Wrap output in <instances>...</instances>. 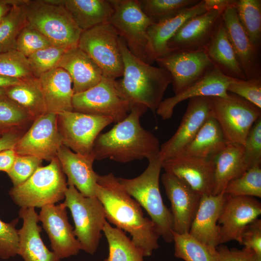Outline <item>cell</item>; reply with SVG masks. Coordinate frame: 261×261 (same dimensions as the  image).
I'll return each mask as SVG.
<instances>
[{
	"mask_svg": "<svg viewBox=\"0 0 261 261\" xmlns=\"http://www.w3.org/2000/svg\"><path fill=\"white\" fill-rule=\"evenodd\" d=\"M96 197L102 203L108 221L129 233L144 257L151 256L159 247L160 236L154 223L144 217L141 206L125 191L112 173L99 175Z\"/></svg>",
	"mask_w": 261,
	"mask_h": 261,
	"instance_id": "6da1fadb",
	"label": "cell"
},
{
	"mask_svg": "<svg viewBox=\"0 0 261 261\" xmlns=\"http://www.w3.org/2000/svg\"><path fill=\"white\" fill-rule=\"evenodd\" d=\"M148 108L142 104L130 106V113L110 130L99 134L93 152L95 160L106 159L120 163L135 160L149 159L159 155V139L142 127L140 118Z\"/></svg>",
	"mask_w": 261,
	"mask_h": 261,
	"instance_id": "7a4b0ae2",
	"label": "cell"
},
{
	"mask_svg": "<svg viewBox=\"0 0 261 261\" xmlns=\"http://www.w3.org/2000/svg\"><path fill=\"white\" fill-rule=\"evenodd\" d=\"M123 61L122 78L116 80L121 96L131 106L142 104L156 112L168 86L172 83L170 73L164 69L147 64L135 57L120 37Z\"/></svg>",
	"mask_w": 261,
	"mask_h": 261,
	"instance_id": "3957f363",
	"label": "cell"
},
{
	"mask_svg": "<svg viewBox=\"0 0 261 261\" xmlns=\"http://www.w3.org/2000/svg\"><path fill=\"white\" fill-rule=\"evenodd\" d=\"M148 161L146 169L137 177L117 179L125 191L148 213L160 236L171 243L173 241L172 215L163 203L160 189L162 161L159 155Z\"/></svg>",
	"mask_w": 261,
	"mask_h": 261,
	"instance_id": "277c9868",
	"label": "cell"
},
{
	"mask_svg": "<svg viewBox=\"0 0 261 261\" xmlns=\"http://www.w3.org/2000/svg\"><path fill=\"white\" fill-rule=\"evenodd\" d=\"M63 3V0H25L22 6L29 25L54 45L68 49L78 46L83 31Z\"/></svg>",
	"mask_w": 261,
	"mask_h": 261,
	"instance_id": "5b68a950",
	"label": "cell"
},
{
	"mask_svg": "<svg viewBox=\"0 0 261 261\" xmlns=\"http://www.w3.org/2000/svg\"><path fill=\"white\" fill-rule=\"evenodd\" d=\"M67 188L65 174L55 158L48 165L39 167L25 182L13 187L9 195L21 208H41L64 199Z\"/></svg>",
	"mask_w": 261,
	"mask_h": 261,
	"instance_id": "8992f818",
	"label": "cell"
},
{
	"mask_svg": "<svg viewBox=\"0 0 261 261\" xmlns=\"http://www.w3.org/2000/svg\"><path fill=\"white\" fill-rule=\"evenodd\" d=\"M63 203L71 211L74 224V234L81 250L93 255L107 221L102 203L96 196L85 197L73 185H68Z\"/></svg>",
	"mask_w": 261,
	"mask_h": 261,
	"instance_id": "52a82bcc",
	"label": "cell"
},
{
	"mask_svg": "<svg viewBox=\"0 0 261 261\" xmlns=\"http://www.w3.org/2000/svg\"><path fill=\"white\" fill-rule=\"evenodd\" d=\"M119 42L116 30L105 23L83 31L78 47L98 65L103 76L116 80L124 70Z\"/></svg>",
	"mask_w": 261,
	"mask_h": 261,
	"instance_id": "ba28073f",
	"label": "cell"
},
{
	"mask_svg": "<svg viewBox=\"0 0 261 261\" xmlns=\"http://www.w3.org/2000/svg\"><path fill=\"white\" fill-rule=\"evenodd\" d=\"M114 12L109 23L135 57L148 63L147 30L155 21L143 11L139 0H110Z\"/></svg>",
	"mask_w": 261,
	"mask_h": 261,
	"instance_id": "9c48e42d",
	"label": "cell"
},
{
	"mask_svg": "<svg viewBox=\"0 0 261 261\" xmlns=\"http://www.w3.org/2000/svg\"><path fill=\"white\" fill-rule=\"evenodd\" d=\"M212 116L218 123L228 143L243 145L261 109L229 92L228 97H212Z\"/></svg>",
	"mask_w": 261,
	"mask_h": 261,
	"instance_id": "30bf717a",
	"label": "cell"
},
{
	"mask_svg": "<svg viewBox=\"0 0 261 261\" xmlns=\"http://www.w3.org/2000/svg\"><path fill=\"white\" fill-rule=\"evenodd\" d=\"M72 105L74 111L110 117L116 123L123 120L130 110V104L117 88L116 80L103 76L93 87L74 94Z\"/></svg>",
	"mask_w": 261,
	"mask_h": 261,
	"instance_id": "8fae6325",
	"label": "cell"
},
{
	"mask_svg": "<svg viewBox=\"0 0 261 261\" xmlns=\"http://www.w3.org/2000/svg\"><path fill=\"white\" fill-rule=\"evenodd\" d=\"M114 122L112 118L65 111L58 114V125L63 144L75 153L83 155L93 152L100 132Z\"/></svg>",
	"mask_w": 261,
	"mask_h": 261,
	"instance_id": "7c38bea8",
	"label": "cell"
},
{
	"mask_svg": "<svg viewBox=\"0 0 261 261\" xmlns=\"http://www.w3.org/2000/svg\"><path fill=\"white\" fill-rule=\"evenodd\" d=\"M155 61L170 73L174 95L187 89L215 67L205 49L172 51Z\"/></svg>",
	"mask_w": 261,
	"mask_h": 261,
	"instance_id": "4fadbf2b",
	"label": "cell"
},
{
	"mask_svg": "<svg viewBox=\"0 0 261 261\" xmlns=\"http://www.w3.org/2000/svg\"><path fill=\"white\" fill-rule=\"evenodd\" d=\"M63 145L58 128V114L46 113L34 120L13 149L16 155L34 156L51 161L57 158Z\"/></svg>",
	"mask_w": 261,
	"mask_h": 261,
	"instance_id": "5bb4252c",
	"label": "cell"
},
{
	"mask_svg": "<svg viewBox=\"0 0 261 261\" xmlns=\"http://www.w3.org/2000/svg\"><path fill=\"white\" fill-rule=\"evenodd\" d=\"M261 214V203L255 197L226 195L218 221L219 245L232 240L241 245L246 227Z\"/></svg>",
	"mask_w": 261,
	"mask_h": 261,
	"instance_id": "9a60e30c",
	"label": "cell"
},
{
	"mask_svg": "<svg viewBox=\"0 0 261 261\" xmlns=\"http://www.w3.org/2000/svg\"><path fill=\"white\" fill-rule=\"evenodd\" d=\"M211 116L212 97H198L189 99L186 111L176 131L160 146L159 157L161 160L180 154Z\"/></svg>",
	"mask_w": 261,
	"mask_h": 261,
	"instance_id": "2e32d148",
	"label": "cell"
},
{
	"mask_svg": "<svg viewBox=\"0 0 261 261\" xmlns=\"http://www.w3.org/2000/svg\"><path fill=\"white\" fill-rule=\"evenodd\" d=\"M38 219L48 236L52 251L59 261L79 253L80 246L68 221L66 207L63 203L43 206Z\"/></svg>",
	"mask_w": 261,
	"mask_h": 261,
	"instance_id": "e0dca14e",
	"label": "cell"
},
{
	"mask_svg": "<svg viewBox=\"0 0 261 261\" xmlns=\"http://www.w3.org/2000/svg\"><path fill=\"white\" fill-rule=\"evenodd\" d=\"M162 167L165 173L180 179L202 195L213 194L214 159L180 154L163 160Z\"/></svg>",
	"mask_w": 261,
	"mask_h": 261,
	"instance_id": "ac0fdd59",
	"label": "cell"
},
{
	"mask_svg": "<svg viewBox=\"0 0 261 261\" xmlns=\"http://www.w3.org/2000/svg\"><path fill=\"white\" fill-rule=\"evenodd\" d=\"M161 181L171 203L173 231L188 233L202 195L180 179L167 173L162 174Z\"/></svg>",
	"mask_w": 261,
	"mask_h": 261,
	"instance_id": "d6986e66",
	"label": "cell"
},
{
	"mask_svg": "<svg viewBox=\"0 0 261 261\" xmlns=\"http://www.w3.org/2000/svg\"><path fill=\"white\" fill-rule=\"evenodd\" d=\"M235 3L222 12V22L246 79L260 78V50L254 46L242 28L238 19Z\"/></svg>",
	"mask_w": 261,
	"mask_h": 261,
	"instance_id": "ffe728a7",
	"label": "cell"
},
{
	"mask_svg": "<svg viewBox=\"0 0 261 261\" xmlns=\"http://www.w3.org/2000/svg\"><path fill=\"white\" fill-rule=\"evenodd\" d=\"M221 11L210 10L187 21L167 43L172 50L205 49L221 19Z\"/></svg>",
	"mask_w": 261,
	"mask_h": 261,
	"instance_id": "44dd1931",
	"label": "cell"
},
{
	"mask_svg": "<svg viewBox=\"0 0 261 261\" xmlns=\"http://www.w3.org/2000/svg\"><path fill=\"white\" fill-rule=\"evenodd\" d=\"M206 11L204 0L172 15L155 22L147 30L146 55L148 63L152 64L160 57L172 51L167 43L182 26L188 19Z\"/></svg>",
	"mask_w": 261,
	"mask_h": 261,
	"instance_id": "7402d4cb",
	"label": "cell"
},
{
	"mask_svg": "<svg viewBox=\"0 0 261 261\" xmlns=\"http://www.w3.org/2000/svg\"><path fill=\"white\" fill-rule=\"evenodd\" d=\"M233 78L230 77L214 67L201 78L183 92L165 99L156 110L163 119L170 118L175 106L187 99L198 97H228V87Z\"/></svg>",
	"mask_w": 261,
	"mask_h": 261,
	"instance_id": "603a6c76",
	"label": "cell"
},
{
	"mask_svg": "<svg viewBox=\"0 0 261 261\" xmlns=\"http://www.w3.org/2000/svg\"><path fill=\"white\" fill-rule=\"evenodd\" d=\"M57 158L68 177V185H73L85 197L96 196L99 174L93 168L95 160L93 152L86 155L74 153L63 145L58 151Z\"/></svg>",
	"mask_w": 261,
	"mask_h": 261,
	"instance_id": "cb8c5ba5",
	"label": "cell"
},
{
	"mask_svg": "<svg viewBox=\"0 0 261 261\" xmlns=\"http://www.w3.org/2000/svg\"><path fill=\"white\" fill-rule=\"evenodd\" d=\"M225 197L223 193L202 195L188 232L198 240L213 247L219 245L218 221Z\"/></svg>",
	"mask_w": 261,
	"mask_h": 261,
	"instance_id": "d4e9b609",
	"label": "cell"
},
{
	"mask_svg": "<svg viewBox=\"0 0 261 261\" xmlns=\"http://www.w3.org/2000/svg\"><path fill=\"white\" fill-rule=\"evenodd\" d=\"M19 216L22 218V228L18 230L19 255L24 261H59L54 252L44 243L38 225V215L34 207L21 208Z\"/></svg>",
	"mask_w": 261,
	"mask_h": 261,
	"instance_id": "484cf974",
	"label": "cell"
},
{
	"mask_svg": "<svg viewBox=\"0 0 261 261\" xmlns=\"http://www.w3.org/2000/svg\"><path fill=\"white\" fill-rule=\"evenodd\" d=\"M57 67L70 75L74 94L85 91L102 79V70L92 59L78 46L68 49L60 58Z\"/></svg>",
	"mask_w": 261,
	"mask_h": 261,
	"instance_id": "4316f807",
	"label": "cell"
},
{
	"mask_svg": "<svg viewBox=\"0 0 261 261\" xmlns=\"http://www.w3.org/2000/svg\"><path fill=\"white\" fill-rule=\"evenodd\" d=\"M47 113L58 114L73 111V96L71 78L64 69L56 67L42 74L39 78Z\"/></svg>",
	"mask_w": 261,
	"mask_h": 261,
	"instance_id": "83f0119b",
	"label": "cell"
},
{
	"mask_svg": "<svg viewBox=\"0 0 261 261\" xmlns=\"http://www.w3.org/2000/svg\"><path fill=\"white\" fill-rule=\"evenodd\" d=\"M205 50L213 64L224 74L233 78L246 79L230 42L222 19Z\"/></svg>",
	"mask_w": 261,
	"mask_h": 261,
	"instance_id": "f1b7e54d",
	"label": "cell"
},
{
	"mask_svg": "<svg viewBox=\"0 0 261 261\" xmlns=\"http://www.w3.org/2000/svg\"><path fill=\"white\" fill-rule=\"evenodd\" d=\"M214 185L212 195L223 193L227 184L247 169L243 145L228 143L214 158Z\"/></svg>",
	"mask_w": 261,
	"mask_h": 261,
	"instance_id": "f546056e",
	"label": "cell"
},
{
	"mask_svg": "<svg viewBox=\"0 0 261 261\" xmlns=\"http://www.w3.org/2000/svg\"><path fill=\"white\" fill-rule=\"evenodd\" d=\"M63 5L82 31L109 23L114 12L110 0H63Z\"/></svg>",
	"mask_w": 261,
	"mask_h": 261,
	"instance_id": "4dcf8cb0",
	"label": "cell"
},
{
	"mask_svg": "<svg viewBox=\"0 0 261 261\" xmlns=\"http://www.w3.org/2000/svg\"><path fill=\"white\" fill-rule=\"evenodd\" d=\"M228 143L218 123L211 116L180 154L214 159Z\"/></svg>",
	"mask_w": 261,
	"mask_h": 261,
	"instance_id": "1f68e13d",
	"label": "cell"
},
{
	"mask_svg": "<svg viewBox=\"0 0 261 261\" xmlns=\"http://www.w3.org/2000/svg\"><path fill=\"white\" fill-rule=\"evenodd\" d=\"M5 95L25 110L34 120L47 113L38 78L24 80L19 84L5 88Z\"/></svg>",
	"mask_w": 261,
	"mask_h": 261,
	"instance_id": "d6a6232c",
	"label": "cell"
},
{
	"mask_svg": "<svg viewBox=\"0 0 261 261\" xmlns=\"http://www.w3.org/2000/svg\"><path fill=\"white\" fill-rule=\"evenodd\" d=\"M103 232L108 244L109 254L104 261H144V255L120 229L113 227L106 221Z\"/></svg>",
	"mask_w": 261,
	"mask_h": 261,
	"instance_id": "836d02e7",
	"label": "cell"
},
{
	"mask_svg": "<svg viewBox=\"0 0 261 261\" xmlns=\"http://www.w3.org/2000/svg\"><path fill=\"white\" fill-rule=\"evenodd\" d=\"M174 255L185 261H218L217 247H213L198 240L188 233L173 231Z\"/></svg>",
	"mask_w": 261,
	"mask_h": 261,
	"instance_id": "e575fe53",
	"label": "cell"
},
{
	"mask_svg": "<svg viewBox=\"0 0 261 261\" xmlns=\"http://www.w3.org/2000/svg\"><path fill=\"white\" fill-rule=\"evenodd\" d=\"M234 7L242 28L254 46L260 50L261 0H236Z\"/></svg>",
	"mask_w": 261,
	"mask_h": 261,
	"instance_id": "d590c367",
	"label": "cell"
},
{
	"mask_svg": "<svg viewBox=\"0 0 261 261\" xmlns=\"http://www.w3.org/2000/svg\"><path fill=\"white\" fill-rule=\"evenodd\" d=\"M24 1L18 0L0 21V53L15 50L17 36L27 24L22 6Z\"/></svg>",
	"mask_w": 261,
	"mask_h": 261,
	"instance_id": "8d00e7d4",
	"label": "cell"
},
{
	"mask_svg": "<svg viewBox=\"0 0 261 261\" xmlns=\"http://www.w3.org/2000/svg\"><path fill=\"white\" fill-rule=\"evenodd\" d=\"M34 119L22 108L7 97L0 99V138L14 131H21Z\"/></svg>",
	"mask_w": 261,
	"mask_h": 261,
	"instance_id": "74e56055",
	"label": "cell"
},
{
	"mask_svg": "<svg viewBox=\"0 0 261 261\" xmlns=\"http://www.w3.org/2000/svg\"><path fill=\"white\" fill-rule=\"evenodd\" d=\"M223 193L230 196L261 198V165L251 167L241 176L231 181L225 187Z\"/></svg>",
	"mask_w": 261,
	"mask_h": 261,
	"instance_id": "f35d334b",
	"label": "cell"
},
{
	"mask_svg": "<svg viewBox=\"0 0 261 261\" xmlns=\"http://www.w3.org/2000/svg\"><path fill=\"white\" fill-rule=\"evenodd\" d=\"M0 75L22 80L36 78L28 58L16 50L0 53Z\"/></svg>",
	"mask_w": 261,
	"mask_h": 261,
	"instance_id": "ab89813d",
	"label": "cell"
},
{
	"mask_svg": "<svg viewBox=\"0 0 261 261\" xmlns=\"http://www.w3.org/2000/svg\"><path fill=\"white\" fill-rule=\"evenodd\" d=\"M197 0H139L142 10L149 17L157 22L194 5Z\"/></svg>",
	"mask_w": 261,
	"mask_h": 261,
	"instance_id": "60d3db41",
	"label": "cell"
},
{
	"mask_svg": "<svg viewBox=\"0 0 261 261\" xmlns=\"http://www.w3.org/2000/svg\"><path fill=\"white\" fill-rule=\"evenodd\" d=\"M67 50L53 45L38 50L29 56L27 58L35 77L38 78L44 73L57 67Z\"/></svg>",
	"mask_w": 261,
	"mask_h": 261,
	"instance_id": "b9f144b4",
	"label": "cell"
},
{
	"mask_svg": "<svg viewBox=\"0 0 261 261\" xmlns=\"http://www.w3.org/2000/svg\"><path fill=\"white\" fill-rule=\"evenodd\" d=\"M53 45L45 36L27 24L17 36L15 50L28 58L38 50Z\"/></svg>",
	"mask_w": 261,
	"mask_h": 261,
	"instance_id": "7bdbcfd3",
	"label": "cell"
},
{
	"mask_svg": "<svg viewBox=\"0 0 261 261\" xmlns=\"http://www.w3.org/2000/svg\"><path fill=\"white\" fill-rule=\"evenodd\" d=\"M42 160L34 156L16 155L11 168L7 173L14 187L27 180L41 166Z\"/></svg>",
	"mask_w": 261,
	"mask_h": 261,
	"instance_id": "ee69618b",
	"label": "cell"
},
{
	"mask_svg": "<svg viewBox=\"0 0 261 261\" xmlns=\"http://www.w3.org/2000/svg\"><path fill=\"white\" fill-rule=\"evenodd\" d=\"M227 91L261 109V77L246 80L233 78Z\"/></svg>",
	"mask_w": 261,
	"mask_h": 261,
	"instance_id": "f6af8a7d",
	"label": "cell"
},
{
	"mask_svg": "<svg viewBox=\"0 0 261 261\" xmlns=\"http://www.w3.org/2000/svg\"><path fill=\"white\" fill-rule=\"evenodd\" d=\"M18 219L6 223L0 219V258L7 260L18 255L19 236L15 226Z\"/></svg>",
	"mask_w": 261,
	"mask_h": 261,
	"instance_id": "bcb514c9",
	"label": "cell"
},
{
	"mask_svg": "<svg viewBox=\"0 0 261 261\" xmlns=\"http://www.w3.org/2000/svg\"><path fill=\"white\" fill-rule=\"evenodd\" d=\"M245 159L248 169L261 164V117L250 129L244 144Z\"/></svg>",
	"mask_w": 261,
	"mask_h": 261,
	"instance_id": "7dc6e473",
	"label": "cell"
},
{
	"mask_svg": "<svg viewBox=\"0 0 261 261\" xmlns=\"http://www.w3.org/2000/svg\"><path fill=\"white\" fill-rule=\"evenodd\" d=\"M261 256V220L257 218L248 224L241 237V244Z\"/></svg>",
	"mask_w": 261,
	"mask_h": 261,
	"instance_id": "c3c4849f",
	"label": "cell"
},
{
	"mask_svg": "<svg viewBox=\"0 0 261 261\" xmlns=\"http://www.w3.org/2000/svg\"><path fill=\"white\" fill-rule=\"evenodd\" d=\"M217 250L219 255L218 261H252L255 254L253 250L245 247L238 249L219 245Z\"/></svg>",
	"mask_w": 261,
	"mask_h": 261,
	"instance_id": "681fc988",
	"label": "cell"
},
{
	"mask_svg": "<svg viewBox=\"0 0 261 261\" xmlns=\"http://www.w3.org/2000/svg\"><path fill=\"white\" fill-rule=\"evenodd\" d=\"M22 135L21 131H11L3 135L0 138V152L13 149Z\"/></svg>",
	"mask_w": 261,
	"mask_h": 261,
	"instance_id": "f907efd6",
	"label": "cell"
},
{
	"mask_svg": "<svg viewBox=\"0 0 261 261\" xmlns=\"http://www.w3.org/2000/svg\"><path fill=\"white\" fill-rule=\"evenodd\" d=\"M16 154L14 149H8L0 152V171L6 173L11 168Z\"/></svg>",
	"mask_w": 261,
	"mask_h": 261,
	"instance_id": "816d5d0a",
	"label": "cell"
},
{
	"mask_svg": "<svg viewBox=\"0 0 261 261\" xmlns=\"http://www.w3.org/2000/svg\"><path fill=\"white\" fill-rule=\"evenodd\" d=\"M206 11L217 10L222 12L227 7L233 5L235 0H204Z\"/></svg>",
	"mask_w": 261,
	"mask_h": 261,
	"instance_id": "f5cc1de1",
	"label": "cell"
},
{
	"mask_svg": "<svg viewBox=\"0 0 261 261\" xmlns=\"http://www.w3.org/2000/svg\"><path fill=\"white\" fill-rule=\"evenodd\" d=\"M18 0H0V21L8 14Z\"/></svg>",
	"mask_w": 261,
	"mask_h": 261,
	"instance_id": "db71d44e",
	"label": "cell"
},
{
	"mask_svg": "<svg viewBox=\"0 0 261 261\" xmlns=\"http://www.w3.org/2000/svg\"><path fill=\"white\" fill-rule=\"evenodd\" d=\"M23 80L14 78L4 76L0 75V88H6L7 87L19 84Z\"/></svg>",
	"mask_w": 261,
	"mask_h": 261,
	"instance_id": "11a10c76",
	"label": "cell"
},
{
	"mask_svg": "<svg viewBox=\"0 0 261 261\" xmlns=\"http://www.w3.org/2000/svg\"><path fill=\"white\" fill-rule=\"evenodd\" d=\"M6 97L5 95V88H0V99Z\"/></svg>",
	"mask_w": 261,
	"mask_h": 261,
	"instance_id": "9f6ffc18",
	"label": "cell"
},
{
	"mask_svg": "<svg viewBox=\"0 0 261 261\" xmlns=\"http://www.w3.org/2000/svg\"><path fill=\"white\" fill-rule=\"evenodd\" d=\"M252 261H261V256L258 255L255 253Z\"/></svg>",
	"mask_w": 261,
	"mask_h": 261,
	"instance_id": "6f0895ef",
	"label": "cell"
}]
</instances>
